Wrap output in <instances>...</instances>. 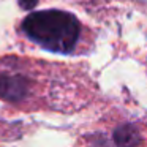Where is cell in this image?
I'll return each instance as SVG.
<instances>
[{
	"label": "cell",
	"mask_w": 147,
	"mask_h": 147,
	"mask_svg": "<svg viewBox=\"0 0 147 147\" xmlns=\"http://www.w3.org/2000/svg\"><path fill=\"white\" fill-rule=\"evenodd\" d=\"M22 32L30 41L57 54H71L81 38V22L62 10H43L22 21Z\"/></svg>",
	"instance_id": "6da1fadb"
},
{
	"label": "cell",
	"mask_w": 147,
	"mask_h": 147,
	"mask_svg": "<svg viewBox=\"0 0 147 147\" xmlns=\"http://www.w3.org/2000/svg\"><path fill=\"white\" fill-rule=\"evenodd\" d=\"M112 141L117 146H134V144L141 142V136L134 128V125L123 123L115 128L114 134H112Z\"/></svg>",
	"instance_id": "3957f363"
},
{
	"label": "cell",
	"mask_w": 147,
	"mask_h": 147,
	"mask_svg": "<svg viewBox=\"0 0 147 147\" xmlns=\"http://www.w3.org/2000/svg\"><path fill=\"white\" fill-rule=\"evenodd\" d=\"M30 82L26 76L18 73H0V98L5 101L18 103L29 93Z\"/></svg>",
	"instance_id": "7a4b0ae2"
},
{
	"label": "cell",
	"mask_w": 147,
	"mask_h": 147,
	"mask_svg": "<svg viewBox=\"0 0 147 147\" xmlns=\"http://www.w3.org/2000/svg\"><path fill=\"white\" fill-rule=\"evenodd\" d=\"M18 3L22 10H32V8L36 7L38 0H18Z\"/></svg>",
	"instance_id": "277c9868"
}]
</instances>
